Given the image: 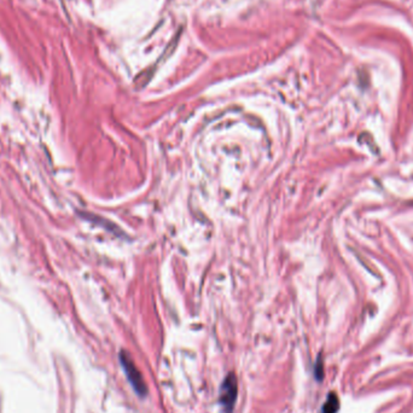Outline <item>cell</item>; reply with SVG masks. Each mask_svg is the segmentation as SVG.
<instances>
[{"instance_id":"1","label":"cell","mask_w":413,"mask_h":413,"mask_svg":"<svg viewBox=\"0 0 413 413\" xmlns=\"http://www.w3.org/2000/svg\"><path fill=\"white\" fill-rule=\"evenodd\" d=\"M120 363L122 368H124L126 376H127L128 382L131 383L132 388L134 389V391L138 394V397L145 398L146 394H148V388H146L145 382L143 380L141 371L136 368L134 363H133L131 359V357H129L127 353H125V351H121Z\"/></svg>"},{"instance_id":"2","label":"cell","mask_w":413,"mask_h":413,"mask_svg":"<svg viewBox=\"0 0 413 413\" xmlns=\"http://www.w3.org/2000/svg\"><path fill=\"white\" fill-rule=\"evenodd\" d=\"M237 377L233 373H230L228 376L225 377L220 388L219 402L221 408H223V413H233L234 404L235 400H237Z\"/></svg>"},{"instance_id":"3","label":"cell","mask_w":413,"mask_h":413,"mask_svg":"<svg viewBox=\"0 0 413 413\" xmlns=\"http://www.w3.org/2000/svg\"><path fill=\"white\" fill-rule=\"evenodd\" d=\"M339 404H340L339 398H337L335 394H330L326 399L325 404L323 405L322 412L320 413H336L337 409L340 407Z\"/></svg>"}]
</instances>
